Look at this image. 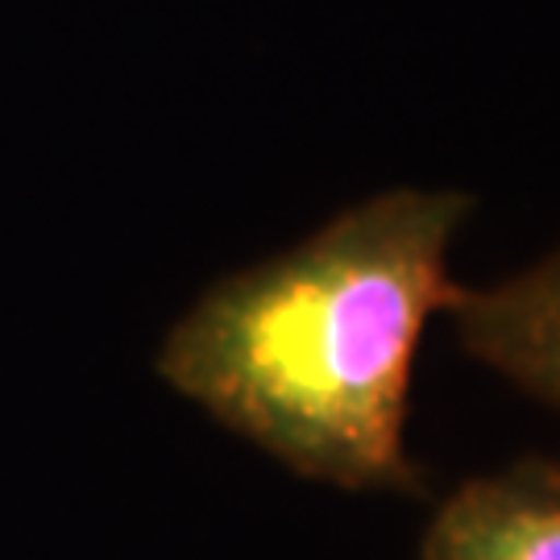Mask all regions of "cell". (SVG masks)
I'll return each mask as SVG.
<instances>
[{
    "label": "cell",
    "mask_w": 560,
    "mask_h": 560,
    "mask_svg": "<svg viewBox=\"0 0 560 560\" xmlns=\"http://www.w3.org/2000/svg\"><path fill=\"white\" fill-rule=\"evenodd\" d=\"M420 560H560V460L465 478L432 511Z\"/></svg>",
    "instance_id": "2"
},
{
    "label": "cell",
    "mask_w": 560,
    "mask_h": 560,
    "mask_svg": "<svg viewBox=\"0 0 560 560\" xmlns=\"http://www.w3.org/2000/svg\"><path fill=\"white\" fill-rule=\"evenodd\" d=\"M444 316L469 358L560 411V245L494 287H460Z\"/></svg>",
    "instance_id": "3"
},
{
    "label": "cell",
    "mask_w": 560,
    "mask_h": 560,
    "mask_svg": "<svg viewBox=\"0 0 560 560\" xmlns=\"http://www.w3.org/2000/svg\"><path fill=\"white\" fill-rule=\"evenodd\" d=\"M474 208L457 187H386L345 208L212 282L162 340V382L300 478L420 499L411 370L428 320L457 300L448 249Z\"/></svg>",
    "instance_id": "1"
}]
</instances>
